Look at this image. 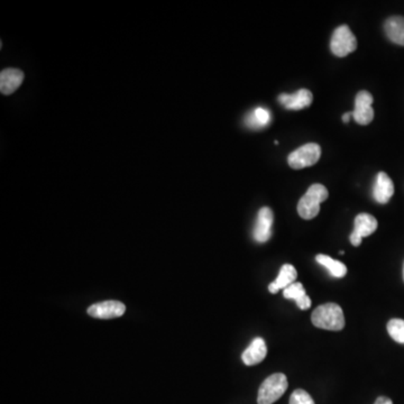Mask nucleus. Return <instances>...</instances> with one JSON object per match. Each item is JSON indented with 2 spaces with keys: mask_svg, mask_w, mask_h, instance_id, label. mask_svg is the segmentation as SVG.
Returning <instances> with one entry per match:
<instances>
[{
  "mask_svg": "<svg viewBox=\"0 0 404 404\" xmlns=\"http://www.w3.org/2000/svg\"><path fill=\"white\" fill-rule=\"evenodd\" d=\"M316 261L323 268H327L331 272V275L337 279H342L347 274L346 265L339 261L333 260L328 255L319 254L316 256Z\"/></svg>",
  "mask_w": 404,
  "mask_h": 404,
  "instance_id": "a211bd4d",
  "label": "nucleus"
},
{
  "mask_svg": "<svg viewBox=\"0 0 404 404\" xmlns=\"http://www.w3.org/2000/svg\"><path fill=\"white\" fill-rule=\"evenodd\" d=\"M394 184L390 177L385 172H380L377 174L376 182H375L374 190H373V197L379 203H388L391 198L393 197Z\"/></svg>",
  "mask_w": 404,
  "mask_h": 404,
  "instance_id": "ddd939ff",
  "label": "nucleus"
},
{
  "mask_svg": "<svg viewBox=\"0 0 404 404\" xmlns=\"http://www.w3.org/2000/svg\"><path fill=\"white\" fill-rule=\"evenodd\" d=\"M388 333L394 342L404 344V320L392 319L388 323Z\"/></svg>",
  "mask_w": 404,
  "mask_h": 404,
  "instance_id": "6ab92c4d",
  "label": "nucleus"
},
{
  "mask_svg": "<svg viewBox=\"0 0 404 404\" xmlns=\"http://www.w3.org/2000/svg\"><path fill=\"white\" fill-rule=\"evenodd\" d=\"M350 117H352V112H347V114H345V115L343 116V121H344V123H348Z\"/></svg>",
  "mask_w": 404,
  "mask_h": 404,
  "instance_id": "4be33fe9",
  "label": "nucleus"
},
{
  "mask_svg": "<svg viewBox=\"0 0 404 404\" xmlns=\"http://www.w3.org/2000/svg\"><path fill=\"white\" fill-rule=\"evenodd\" d=\"M311 321L320 329L340 331L345 327L344 312L337 303H325L314 309L311 314Z\"/></svg>",
  "mask_w": 404,
  "mask_h": 404,
  "instance_id": "f257e3e1",
  "label": "nucleus"
},
{
  "mask_svg": "<svg viewBox=\"0 0 404 404\" xmlns=\"http://www.w3.org/2000/svg\"><path fill=\"white\" fill-rule=\"evenodd\" d=\"M24 81V73L18 69H5L0 73V91L5 96H8L20 88Z\"/></svg>",
  "mask_w": 404,
  "mask_h": 404,
  "instance_id": "9b49d317",
  "label": "nucleus"
},
{
  "mask_svg": "<svg viewBox=\"0 0 404 404\" xmlns=\"http://www.w3.org/2000/svg\"><path fill=\"white\" fill-rule=\"evenodd\" d=\"M331 49V52L338 58H345L350 53L355 52L357 49V40L350 30V26L342 25L333 32Z\"/></svg>",
  "mask_w": 404,
  "mask_h": 404,
  "instance_id": "20e7f679",
  "label": "nucleus"
},
{
  "mask_svg": "<svg viewBox=\"0 0 404 404\" xmlns=\"http://www.w3.org/2000/svg\"><path fill=\"white\" fill-rule=\"evenodd\" d=\"M283 297L289 300H295L301 310H308L311 307V299L309 298L306 293V290L303 287L302 283L295 282L287 289L283 290Z\"/></svg>",
  "mask_w": 404,
  "mask_h": 404,
  "instance_id": "2eb2a0df",
  "label": "nucleus"
},
{
  "mask_svg": "<svg viewBox=\"0 0 404 404\" xmlns=\"http://www.w3.org/2000/svg\"><path fill=\"white\" fill-rule=\"evenodd\" d=\"M126 307L119 301L109 300L95 303L88 308L87 312L97 319H115L125 314Z\"/></svg>",
  "mask_w": 404,
  "mask_h": 404,
  "instance_id": "6e6552de",
  "label": "nucleus"
},
{
  "mask_svg": "<svg viewBox=\"0 0 404 404\" xmlns=\"http://www.w3.org/2000/svg\"><path fill=\"white\" fill-rule=\"evenodd\" d=\"M290 404H314V401L308 392L299 388L290 396Z\"/></svg>",
  "mask_w": 404,
  "mask_h": 404,
  "instance_id": "aec40b11",
  "label": "nucleus"
},
{
  "mask_svg": "<svg viewBox=\"0 0 404 404\" xmlns=\"http://www.w3.org/2000/svg\"><path fill=\"white\" fill-rule=\"evenodd\" d=\"M373 96L369 91H360L355 98V110L352 112V118L360 125H369L374 119V109L372 107Z\"/></svg>",
  "mask_w": 404,
  "mask_h": 404,
  "instance_id": "0eeeda50",
  "label": "nucleus"
},
{
  "mask_svg": "<svg viewBox=\"0 0 404 404\" xmlns=\"http://www.w3.org/2000/svg\"><path fill=\"white\" fill-rule=\"evenodd\" d=\"M271 121V114L263 107H257L253 112L247 114L245 118L246 125L251 129H264Z\"/></svg>",
  "mask_w": 404,
  "mask_h": 404,
  "instance_id": "f3484780",
  "label": "nucleus"
},
{
  "mask_svg": "<svg viewBox=\"0 0 404 404\" xmlns=\"http://www.w3.org/2000/svg\"><path fill=\"white\" fill-rule=\"evenodd\" d=\"M297 278H298V272L295 266L291 264H284L280 271L278 279L268 285V291L272 295H275L279 292L280 290L287 289L289 285L295 283Z\"/></svg>",
  "mask_w": 404,
  "mask_h": 404,
  "instance_id": "4468645a",
  "label": "nucleus"
},
{
  "mask_svg": "<svg viewBox=\"0 0 404 404\" xmlns=\"http://www.w3.org/2000/svg\"><path fill=\"white\" fill-rule=\"evenodd\" d=\"M327 188L323 184H312L298 203V213L301 218L310 220L318 216L321 202L327 200Z\"/></svg>",
  "mask_w": 404,
  "mask_h": 404,
  "instance_id": "f03ea898",
  "label": "nucleus"
},
{
  "mask_svg": "<svg viewBox=\"0 0 404 404\" xmlns=\"http://www.w3.org/2000/svg\"><path fill=\"white\" fill-rule=\"evenodd\" d=\"M374 404H393V402L386 396H380V398H377Z\"/></svg>",
  "mask_w": 404,
  "mask_h": 404,
  "instance_id": "412c9836",
  "label": "nucleus"
},
{
  "mask_svg": "<svg viewBox=\"0 0 404 404\" xmlns=\"http://www.w3.org/2000/svg\"><path fill=\"white\" fill-rule=\"evenodd\" d=\"M377 226L379 224H377L376 218L374 216H372L369 213H360L355 218L354 230L350 236L352 245L355 246V247L361 245L364 237L371 236L372 234L376 232Z\"/></svg>",
  "mask_w": 404,
  "mask_h": 404,
  "instance_id": "423d86ee",
  "label": "nucleus"
},
{
  "mask_svg": "<svg viewBox=\"0 0 404 404\" xmlns=\"http://www.w3.org/2000/svg\"><path fill=\"white\" fill-rule=\"evenodd\" d=\"M384 28L391 41L404 47V17H390L385 22Z\"/></svg>",
  "mask_w": 404,
  "mask_h": 404,
  "instance_id": "dca6fc26",
  "label": "nucleus"
},
{
  "mask_svg": "<svg viewBox=\"0 0 404 404\" xmlns=\"http://www.w3.org/2000/svg\"><path fill=\"white\" fill-rule=\"evenodd\" d=\"M268 355V347L264 339L257 337L251 343L242 355L244 364L247 366L257 365L262 363Z\"/></svg>",
  "mask_w": 404,
  "mask_h": 404,
  "instance_id": "f8f14e48",
  "label": "nucleus"
},
{
  "mask_svg": "<svg viewBox=\"0 0 404 404\" xmlns=\"http://www.w3.org/2000/svg\"><path fill=\"white\" fill-rule=\"evenodd\" d=\"M278 100L287 109L301 110L304 109V108L312 104L314 96H312L311 91H309L308 89H300V90L297 91L293 95L282 93V95H280Z\"/></svg>",
  "mask_w": 404,
  "mask_h": 404,
  "instance_id": "9d476101",
  "label": "nucleus"
},
{
  "mask_svg": "<svg viewBox=\"0 0 404 404\" xmlns=\"http://www.w3.org/2000/svg\"><path fill=\"white\" fill-rule=\"evenodd\" d=\"M403 278H404V268H403Z\"/></svg>",
  "mask_w": 404,
  "mask_h": 404,
  "instance_id": "5701e85b",
  "label": "nucleus"
},
{
  "mask_svg": "<svg viewBox=\"0 0 404 404\" xmlns=\"http://www.w3.org/2000/svg\"><path fill=\"white\" fill-rule=\"evenodd\" d=\"M287 379L282 373H275L268 376L259 390L257 403L273 404L285 393L287 390Z\"/></svg>",
  "mask_w": 404,
  "mask_h": 404,
  "instance_id": "7ed1b4c3",
  "label": "nucleus"
},
{
  "mask_svg": "<svg viewBox=\"0 0 404 404\" xmlns=\"http://www.w3.org/2000/svg\"><path fill=\"white\" fill-rule=\"evenodd\" d=\"M320 156H321V148L319 145L316 143H309L290 154L287 163L292 169H304V167H312L317 163Z\"/></svg>",
  "mask_w": 404,
  "mask_h": 404,
  "instance_id": "39448f33",
  "label": "nucleus"
},
{
  "mask_svg": "<svg viewBox=\"0 0 404 404\" xmlns=\"http://www.w3.org/2000/svg\"><path fill=\"white\" fill-rule=\"evenodd\" d=\"M273 211L268 207L262 208L257 213L256 224H255L254 236L257 243H266L272 237V227H273Z\"/></svg>",
  "mask_w": 404,
  "mask_h": 404,
  "instance_id": "1a4fd4ad",
  "label": "nucleus"
}]
</instances>
